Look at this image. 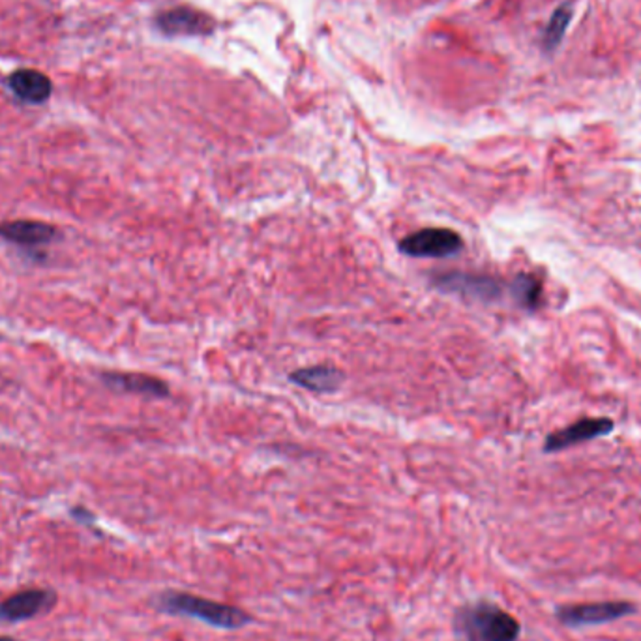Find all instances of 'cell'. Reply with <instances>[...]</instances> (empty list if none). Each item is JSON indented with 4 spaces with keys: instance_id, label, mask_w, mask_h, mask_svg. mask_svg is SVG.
I'll use <instances>...</instances> for the list:
<instances>
[{
    "instance_id": "1",
    "label": "cell",
    "mask_w": 641,
    "mask_h": 641,
    "mask_svg": "<svg viewBox=\"0 0 641 641\" xmlns=\"http://www.w3.org/2000/svg\"><path fill=\"white\" fill-rule=\"evenodd\" d=\"M454 632L460 641H516L522 627L497 604L480 600L456 612Z\"/></svg>"
},
{
    "instance_id": "2",
    "label": "cell",
    "mask_w": 641,
    "mask_h": 641,
    "mask_svg": "<svg viewBox=\"0 0 641 641\" xmlns=\"http://www.w3.org/2000/svg\"><path fill=\"white\" fill-rule=\"evenodd\" d=\"M160 610L171 615H184V617H194L199 619L206 625H212L218 629H242L252 621V617L242 612L235 605L220 604L206 600L189 593H177V591H167L160 595L158 598Z\"/></svg>"
},
{
    "instance_id": "3",
    "label": "cell",
    "mask_w": 641,
    "mask_h": 641,
    "mask_svg": "<svg viewBox=\"0 0 641 641\" xmlns=\"http://www.w3.org/2000/svg\"><path fill=\"white\" fill-rule=\"evenodd\" d=\"M636 613V605L632 602H583V604H566L557 608V619L565 627H593L604 625V622L619 621Z\"/></svg>"
},
{
    "instance_id": "4",
    "label": "cell",
    "mask_w": 641,
    "mask_h": 641,
    "mask_svg": "<svg viewBox=\"0 0 641 641\" xmlns=\"http://www.w3.org/2000/svg\"><path fill=\"white\" fill-rule=\"evenodd\" d=\"M463 248L461 236L445 228H428L400 240V252L409 257H450Z\"/></svg>"
},
{
    "instance_id": "5",
    "label": "cell",
    "mask_w": 641,
    "mask_h": 641,
    "mask_svg": "<svg viewBox=\"0 0 641 641\" xmlns=\"http://www.w3.org/2000/svg\"><path fill=\"white\" fill-rule=\"evenodd\" d=\"M57 602V595L49 589H25L0 602V619L20 622L49 612Z\"/></svg>"
},
{
    "instance_id": "6",
    "label": "cell",
    "mask_w": 641,
    "mask_h": 641,
    "mask_svg": "<svg viewBox=\"0 0 641 641\" xmlns=\"http://www.w3.org/2000/svg\"><path fill=\"white\" fill-rule=\"evenodd\" d=\"M156 27L171 36H177V34L194 36V34H209L214 28V21L204 12L189 6H177L160 12L156 17Z\"/></svg>"
},
{
    "instance_id": "7",
    "label": "cell",
    "mask_w": 641,
    "mask_h": 641,
    "mask_svg": "<svg viewBox=\"0 0 641 641\" xmlns=\"http://www.w3.org/2000/svg\"><path fill=\"white\" fill-rule=\"evenodd\" d=\"M0 236L21 248H44L59 238V231L45 221L13 220L0 223Z\"/></svg>"
},
{
    "instance_id": "8",
    "label": "cell",
    "mask_w": 641,
    "mask_h": 641,
    "mask_svg": "<svg viewBox=\"0 0 641 641\" xmlns=\"http://www.w3.org/2000/svg\"><path fill=\"white\" fill-rule=\"evenodd\" d=\"M433 282H436L439 289L465 294V297L478 300H493L501 294V285L495 280L488 278V276L446 272V274H437Z\"/></svg>"
},
{
    "instance_id": "9",
    "label": "cell",
    "mask_w": 641,
    "mask_h": 641,
    "mask_svg": "<svg viewBox=\"0 0 641 641\" xmlns=\"http://www.w3.org/2000/svg\"><path fill=\"white\" fill-rule=\"evenodd\" d=\"M6 83L8 89L17 98L32 103V106H40V103L47 101L51 92H53V83H51V79L38 70H30V68L15 70L13 74H10Z\"/></svg>"
},
{
    "instance_id": "10",
    "label": "cell",
    "mask_w": 641,
    "mask_h": 641,
    "mask_svg": "<svg viewBox=\"0 0 641 641\" xmlns=\"http://www.w3.org/2000/svg\"><path fill=\"white\" fill-rule=\"evenodd\" d=\"M101 381L109 389L116 392L141 394L150 397H167L169 387L162 379H156L145 373H124V372H106L101 373Z\"/></svg>"
},
{
    "instance_id": "11",
    "label": "cell",
    "mask_w": 641,
    "mask_h": 641,
    "mask_svg": "<svg viewBox=\"0 0 641 641\" xmlns=\"http://www.w3.org/2000/svg\"><path fill=\"white\" fill-rule=\"evenodd\" d=\"M612 429H613V422L608 419H585L549 436L546 443V450H561L572 445H578L581 441L605 436V433H610Z\"/></svg>"
},
{
    "instance_id": "12",
    "label": "cell",
    "mask_w": 641,
    "mask_h": 641,
    "mask_svg": "<svg viewBox=\"0 0 641 641\" xmlns=\"http://www.w3.org/2000/svg\"><path fill=\"white\" fill-rule=\"evenodd\" d=\"M289 379L291 383L299 385L306 390L328 394V392H336L343 385L345 375L341 370L334 366H314V368H302L292 372Z\"/></svg>"
},
{
    "instance_id": "13",
    "label": "cell",
    "mask_w": 641,
    "mask_h": 641,
    "mask_svg": "<svg viewBox=\"0 0 641 641\" xmlns=\"http://www.w3.org/2000/svg\"><path fill=\"white\" fill-rule=\"evenodd\" d=\"M570 20H572V8H570V4H563L561 8H557L556 12H553L551 20H549V23H548V27H546V32H544V40H542V42H544V47H546L548 51L556 49V47L561 44Z\"/></svg>"
},
{
    "instance_id": "14",
    "label": "cell",
    "mask_w": 641,
    "mask_h": 641,
    "mask_svg": "<svg viewBox=\"0 0 641 641\" xmlns=\"http://www.w3.org/2000/svg\"><path fill=\"white\" fill-rule=\"evenodd\" d=\"M512 294L522 306L534 308L541 297V282L529 274L517 276L512 284Z\"/></svg>"
},
{
    "instance_id": "15",
    "label": "cell",
    "mask_w": 641,
    "mask_h": 641,
    "mask_svg": "<svg viewBox=\"0 0 641 641\" xmlns=\"http://www.w3.org/2000/svg\"><path fill=\"white\" fill-rule=\"evenodd\" d=\"M72 514H74L77 519H81V522H84V524L92 522V514H91V512H86V510H83V509H76V510H72Z\"/></svg>"
},
{
    "instance_id": "16",
    "label": "cell",
    "mask_w": 641,
    "mask_h": 641,
    "mask_svg": "<svg viewBox=\"0 0 641 641\" xmlns=\"http://www.w3.org/2000/svg\"><path fill=\"white\" fill-rule=\"evenodd\" d=\"M0 641H17V639H13V637H8V636H3V637H0Z\"/></svg>"
}]
</instances>
